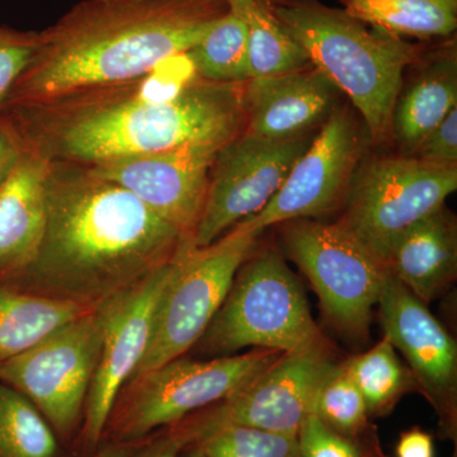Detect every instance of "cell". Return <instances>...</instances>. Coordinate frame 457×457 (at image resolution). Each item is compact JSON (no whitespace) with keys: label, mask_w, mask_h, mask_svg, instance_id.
<instances>
[{"label":"cell","mask_w":457,"mask_h":457,"mask_svg":"<svg viewBox=\"0 0 457 457\" xmlns=\"http://www.w3.org/2000/svg\"><path fill=\"white\" fill-rule=\"evenodd\" d=\"M245 83L201 79L186 53L134 82L14 104L0 114L23 146L60 163L221 149L245 131Z\"/></svg>","instance_id":"obj_1"},{"label":"cell","mask_w":457,"mask_h":457,"mask_svg":"<svg viewBox=\"0 0 457 457\" xmlns=\"http://www.w3.org/2000/svg\"><path fill=\"white\" fill-rule=\"evenodd\" d=\"M188 242L128 189L86 165L51 162L46 230L23 275L40 295L95 308Z\"/></svg>","instance_id":"obj_2"},{"label":"cell","mask_w":457,"mask_h":457,"mask_svg":"<svg viewBox=\"0 0 457 457\" xmlns=\"http://www.w3.org/2000/svg\"><path fill=\"white\" fill-rule=\"evenodd\" d=\"M228 12L227 0H82L38 31L5 107L140 79L188 53Z\"/></svg>","instance_id":"obj_3"},{"label":"cell","mask_w":457,"mask_h":457,"mask_svg":"<svg viewBox=\"0 0 457 457\" xmlns=\"http://www.w3.org/2000/svg\"><path fill=\"white\" fill-rule=\"evenodd\" d=\"M269 7L285 31L305 51L365 123L372 144L392 140L394 106L404 71L429 46L369 29L365 23L318 0H278Z\"/></svg>","instance_id":"obj_4"},{"label":"cell","mask_w":457,"mask_h":457,"mask_svg":"<svg viewBox=\"0 0 457 457\" xmlns=\"http://www.w3.org/2000/svg\"><path fill=\"white\" fill-rule=\"evenodd\" d=\"M200 341L207 353L230 356L246 347L290 353L328 339L282 252L255 246Z\"/></svg>","instance_id":"obj_5"},{"label":"cell","mask_w":457,"mask_h":457,"mask_svg":"<svg viewBox=\"0 0 457 457\" xmlns=\"http://www.w3.org/2000/svg\"><path fill=\"white\" fill-rule=\"evenodd\" d=\"M282 353L255 350L239 356L192 360L180 356L129 384L108 418L102 444L140 441L233 395Z\"/></svg>","instance_id":"obj_6"},{"label":"cell","mask_w":457,"mask_h":457,"mask_svg":"<svg viewBox=\"0 0 457 457\" xmlns=\"http://www.w3.org/2000/svg\"><path fill=\"white\" fill-rule=\"evenodd\" d=\"M457 189V164L407 155L366 156L337 224L386 266L400 237L445 206Z\"/></svg>","instance_id":"obj_7"},{"label":"cell","mask_w":457,"mask_h":457,"mask_svg":"<svg viewBox=\"0 0 457 457\" xmlns=\"http://www.w3.org/2000/svg\"><path fill=\"white\" fill-rule=\"evenodd\" d=\"M282 252L311 281L328 323L351 342L368 339L386 266L337 222L276 225Z\"/></svg>","instance_id":"obj_8"},{"label":"cell","mask_w":457,"mask_h":457,"mask_svg":"<svg viewBox=\"0 0 457 457\" xmlns=\"http://www.w3.org/2000/svg\"><path fill=\"white\" fill-rule=\"evenodd\" d=\"M260 236L239 222L212 245L197 248L188 243L183 248L159 303L149 348L130 383L183 356L200 341Z\"/></svg>","instance_id":"obj_9"},{"label":"cell","mask_w":457,"mask_h":457,"mask_svg":"<svg viewBox=\"0 0 457 457\" xmlns=\"http://www.w3.org/2000/svg\"><path fill=\"white\" fill-rule=\"evenodd\" d=\"M337 365L329 342L282 353L243 389L168 429L185 450L230 426L254 427L297 437L314 411L319 389Z\"/></svg>","instance_id":"obj_10"},{"label":"cell","mask_w":457,"mask_h":457,"mask_svg":"<svg viewBox=\"0 0 457 457\" xmlns=\"http://www.w3.org/2000/svg\"><path fill=\"white\" fill-rule=\"evenodd\" d=\"M188 243L173 260L93 308L101 326V351L78 436L84 457L101 446L111 411L145 356L159 303Z\"/></svg>","instance_id":"obj_11"},{"label":"cell","mask_w":457,"mask_h":457,"mask_svg":"<svg viewBox=\"0 0 457 457\" xmlns=\"http://www.w3.org/2000/svg\"><path fill=\"white\" fill-rule=\"evenodd\" d=\"M99 351L101 326L92 309L3 362L0 381L31 402L60 441H71L79 436Z\"/></svg>","instance_id":"obj_12"},{"label":"cell","mask_w":457,"mask_h":457,"mask_svg":"<svg viewBox=\"0 0 457 457\" xmlns=\"http://www.w3.org/2000/svg\"><path fill=\"white\" fill-rule=\"evenodd\" d=\"M371 144L360 114L347 104L339 106L297 159L278 194L263 210L240 224L262 234L281 222L321 220L341 212L354 173Z\"/></svg>","instance_id":"obj_13"},{"label":"cell","mask_w":457,"mask_h":457,"mask_svg":"<svg viewBox=\"0 0 457 457\" xmlns=\"http://www.w3.org/2000/svg\"><path fill=\"white\" fill-rule=\"evenodd\" d=\"M315 134L278 143L258 139L245 131L222 146L213 161L194 245H212L240 221L263 210Z\"/></svg>","instance_id":"obj_14"},{"label":"cell","mask_w":457,"mask_h":457,"mask_svg":"<svg viewBox=\"0 0 457 457\" xmlns=\"http://www.w3.org/2000/svg\"><path fill=\"white\" fill-rule=\"evenodd\" d=\"M384 337L404 357L445 440L457 438V345L444 324L387 272L378 300Z\"/></svg>","instance_id":"obj_15"},{"label":"cell","mask_w":457,"mask_h":457,"mask_svg":"<svg viewBox=\"0 0 457 457\" xmlns=\"http://www.w3.org/2000/svg\"><path fill=\"white\" fill-rule=\"evenodd\" d=\"M219 150L191 147L126 156L86 167L101 179L128 189L159 218L194 242Z\"/></svg>","instance_id":"obj_16"},{"label":"cell","mask_w":457,"mask_h":457,"mask_svg":"<svg viewBox=\"0 0 457 457\" xmlns=\"http://www.w3.org/2000/svg\"><path fill=\"white\" fill-rule=\"evenodd\" d=\"M341 92L312 64L245 83V132L258 139L288 141L320 130Z\"/></svg>","instance_id":"obj_17"},{"label":"cell","mask_w":457,"mask_h":457,"mask_svg":"<svg viewBox=\"0 0 457 457\" xmlns=\"http://www.w3.org/2000/svg\"><path fill=\"white\" fill-rule=\"evenodd\" d=\"M50 165L21 144L17 163L0 192V276L23 275L37 258L46 230Z\"/></svg>","instance_id":"obj_18"},{"label":"cell","mask_w":457,"mask_h":457,"mask_svg":"<svg viewBox=\"0 0 457 457\" xmlns=\"http://www.w3.org/2000/svg\"><path fill=\"white\" fill-rule=\"evenodd\" d=\"M416 73L402 89L394 106L392 139L399 154L411 156L422 141L457 107L455 38L428 47L414 64Z\"/></svg>","instance_id":"obj_19"},{"label":"cell","mask_w":457,"mask_h":457,"mask_svg":"<svg viewBox=\"0 0 457 457\" xmlns=\"http://www.w3.org/2000/svg\"><path fill=\"white\" fill-rule=\"evenodd\" d=\"M386 269L420 302L437 299L456 278L455 215L444 206L408 228L394 245Z\"/></svg>","instance_id":"obj_20"},{"label":"cell","mask_w":457,"mask_h":457,"mask_svg":"<svg viewBox=\"0 0 457 457\" xmlns=\"http://www.w3.org/2000/svg\"><path fill=\"white\" fill-rule=\"evenodd\" d=\"M92 309L0 285V365Z\"/></svg>","instance_id":"obj_21"},{"label":"cell","mask_w":457,"mask_h":457,"mask_svg":"<svg viewBox=\"0 0 457 457\" xmlns=\"http://www.w3.org/2000/svg\"><path fill=\"white\" fill-rule=\"evenodd\" d=\"M343 11L372 29L420 40L450 38L457 29V0H339Z\"/></svg>","instance_id":"obj_22"},{"label":"cell","mask_w":457,"mask_h":457,"mask_svg":"<svg viewBox=\"0 0 457 457\" xmlns=\"http://www.w3.org/2000/svg\"><path fill=\"white\" fill-rule=\"evenodd\" d=\"M227 2L245 23L251 79L287 73L311 64L305 51L273 16L266 0Z\"/></svg>","instance_id":"obj_23"},{"label":"cell","mask_w":457,"mask_h":457,"mask_svg":"<svg viewBox=\"0 0 457 457\" xmlns=\"http://www.w3.org/2000/svg\"><path fill=\"white\" fill-rule=\"evenodd\" d=\"M348 371L359 387L370 418L392 413L405 394L420 392L407 363L385 337L374 347L345 360Z\"/></svg>","instance_id":"obj_24"},{"label":"cell","mask_w":457,"mask_h":457,"mask_svg":"<svg viewBox=\"0 0 457 457\" xmlns=\"http://www.w3.org/2000/svg\"><path fill=\"white\" fill-rule=\"evenodd\" d=\"M187 55L201 79L215 83H245L251 79L245 23L230 7Z\"/></svg>","instance_id":"obj_25"},{"label":"cell","mask_w":457,"mask_h":457,"mask_svg":"<svg viewBox=\"0 0 457 457\" xmlns=\"http://www.w3.org/2000/svg\"><path fill=\"white\" fill-rule=\"evenodd\" d=\"M60 442L41 411L0 381V457H60Z\"/></svg>","instance_id":"obj_26"},{"label":"cell","mask_w":457,"mask_h":457,"mask_svg":"<svg viewBox=\"0 0 457 457\" xmlns=\"http://www.w3.org/2000/svg\"><path fill=\"white\" fill-rule=\"evenodd\" d=\"M312 414L329 428L345 435H357L372 426L365 399L345 361L338 362L321 385Z\"/></svg>","instance_id":"obj_27"},{"label":"cell","mask_w":457,"mask_h":457,"mask_svg":"<svg viewBox=\"0 0 457 457\" xmlns=\"http://www.w3.org/2000/svg\"><path fill=\"white\" fill-rule=\"evenodd\" d=\"M195 447L204 457H300L297 437L245 426L218 429Z\"/></svg>","instance_id":"obj_28"},{"label":"cell","mask_w":457,"mask_h":457,"mask_svg":"<svg viewBox=\"0 0 457 457\" xmlns=\"http://www.w3.org/2000/svg\"><path fill=\"white\" fill-rule=\"evenodd\" d=\"M300 457H389L374 426L357 435H345L311 414L297 433Z\"/></svg>","instance_id":"obj_29"},{"label":"cell","mask_w":457,"mask_h":457,"mask_svg":"<svg viewBox=\"0 0 457 457\" xmlns=\"http://www.w3.org/2000/svg\"><path fill=\"white\" fill-rule=\"evenodd\" d=\"M38 31H18L0 26V111L12 89L31 64L37 49Z\"/></svg>","instance_id":"obj_30"},{"label":"cell","mask_w":457,"mask_h":457,"mask_svg":"<svg viewBox=\"0 0 457 457\" xmlns=\"http://www.w3.org/2000/svg\"><path fill=\"white\" fill-rule=\"evenodd\" d=\"M436 164H457V107L422 141L413 155Z\"/></svg>","instance_id":"obj_31"},{"label":"cell","mask_w":457,"mask_h":457,"mask_svg":"<svg viewBox=\"0 0 457 457\" xmlns=\"http://www.w3.org/2000/svg\"><path fill=\"white\" fill-rule=\"evenodd\" d=\"M21 144L16 132L0 114V192L17 163Z\"/></svg>","instance_id":"obj_32"},{"label":"cell","mask_w":457,"mask_h":457,"mask_svg":"<svg viewBox=\"0 0 457 457\" xmlns=\"http://www.w3.org/2000/svg\"><path fill=\"white\" fill-rule=\"evenodd\" d=\"M185 447L170 429L153 433L130 457H182Z\"/></svg>","instance_id":"obj_33"},{"label":"cell","mask_w":457,"mask_h":457,"mask_svg":"<svg viewBox=\"0 0 457 457\" xmlns=\"http://www.w3.org/2000/svg\"><path fill=\"white\" fill-rule=\"evenodd\" d=\"M396 457H435L433 437L423 429H408L400 435L395 447Z\"/></svg>","instance_id":"obj_34"},{"label":"cell","mask_w":457,"mask_h":457,"mask_svg":"<svg viewBox=\"0 0 457 457\" xmlns=\"http://www.w3.org/2000/svg\"><path fill=\"white\" fill-rule=\"evenodd\" d=\"M146 438L140 441L104 444L95 453L86 457H130L146 441Z\"/></svg>","instance_id":"obj_35"},{"label":"cell","mask_w":457,"mask_h":457,"mask_svg":"<svg viewBox=\"0 0 457 457\" xmlns=\"http://www.w3.org/2000/svg\"><path fill=\"white\" fill-rule=\"evenodd\" d=\"M182 457H204V453H201V450L198 447H188V449L185 450Z\"/></svg>","instance_id":"obj_36"},{"label":"cell","mask_w":457,"mask_h":457,"mask_svg":"<svg viewBox=\"0 0 457 457\" xmlns=\"http://www.w3.org/2000/svg\"><path fill=\"white\" fill-rule=\"evenodd\" d=\"M269 2H278V0H269Z\"/></svg>","instance_id":"obj_37"}]
</instances>
